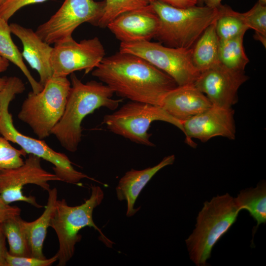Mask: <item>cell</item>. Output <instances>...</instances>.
Segmentation results:
<instances>
[{
  "mask_svg": "<svg viewBox=\"0 0 266 266\" xmlns=\"http://www.w3.org/2000/svg\"><path fill=\"white\" fill-rule=\"evenodd\" d=\"M258 1L262 5L266 6V0H258Z\"/></svg>",
  "mask_w": 266,
  "mask_h": 266,
  "instance_id": "obj_38",
  "label": "cell"
},
{
  "mask_svg": "<svg viewBox=\"0 0 266 266\" xmlns=\"http://www.w3.org/2000/svg\"><path fill=\"white\" fill-rule=\"evenodd\" d=\"M147 1L149 3L155 1H162L179 8H186L198 5L197 0H147Z\"/></svg>",
  "mask_w": 266,
  "mask_h": 266,
  "instance_id": "obj_32",
  "label": "cell"
},
{
  "mask_svg": "<svg viewBox=\"0 0 266 266\" xmlns=\"http://www.w3.org/2000/svg\"><path fill=\"white\" fill-rule=\"evenodd\" d=\"M150 4L160 20L154 38L163 44L174 48H191L220 15L218 7L205 5L179 8L159 1Z\"/></svg>",
  "mask_w": 266,
  "mask_h": 266,
  "instance_id": "obj_5",
  "label": "cell"
},
{
  "mask_svg": "<svg viewBox=\"0 0 266 266\" xmlns=\"http://www.w3.org/2000/svg\"><path fill=\"white\" fill-rule=\"evenodd\" d=\"M161 121L170 123L184 133L183 123L172 117L162 106L132 101L113 113L105 115L103 123L112 133L131 141L147 146H154L148 132L151 123Z\"/></svg>",
  "mask_w": 266,
  "mask_h": 266,
  "instance_id": "obj_8",
  "label": "cell"
},
{
  "mask_svg": "<svg viewBox=\"0 0 266 266\" xmlns=\"http://www.w3.org/2000/svg\"><path fill=\"white\" fill-rule=\"evenodd\" d=\"M22 221L20 215L14 216L2 222V227L8 243V253L15 256L30 257L29 247Z\"/></svg>",
  "mask_w": 266,
  "mask_h": 266,
  "instance_id": "obj_25",
  "label": "cell"
},
{
  "mask_svg": "<svg viewBox=\"0 0 266 266\" xmlns=\"http://www.w3.org/2000/svg\"><path fill=\"white\" fill-rule=\"evenodd\" d=\"M92 75L122 98L160 106L165 95L178 86L144 59L120 51L105 57Z\"/></svg>",
  "mask_w": 266,
  "mask_h": 266,
  "instance_id": "obj_1",
  "label": "cell"
},
{
  "mask_svg": "<svg viewBox=\"0 0 266 266\" xmlns=\"http://www.w3.org/2000/svg\"><path fill=\"white\" fill-rule=\"evenodd\" d=\"M6 239L2 224L0 223V266H5L6 264V256L8 252Z\"/></svg>",
  "mask_w": 266,
  "mask_h": 266,
  "instance_id": "obj_33",
  "label": "cell"
},
{
  "mask_svg": "<svg viewBox=\"0 0 266 266\" xmlns=\"http://www.w3.org/2000/svg\"><path fill=\"white\" fill-rule=\"evenodd\" d=\"M27 154L23 150L12 146L9 141L0 134V170L18 167L24 164L22 157Z\"/></svg>",
  "mask_w": 266,
  "mask_h": 266,
  "instance_id": "obj_27",
  "label": "cell"
},
{
  "mask_svg": "<svg viewBox=\"0 0 266 266\" xmlns=\"http://www.w3.org/2000/svg\"><path fill=\"white\" fill-rule=\"evenodd\" d=\"M6 0H0V7L4 3Z\"/></svg>",
  "mask_w": 266,
  "mask_h": 266,
  "instance_id": "obj_40",
  "label": "cell"
},
{
  "mask_svg": "<svg viewBox=\"0 0 266 266\" xmlns=\"http://www.w3.org/2000/svg\"><path fill=\"white\" fill-rule=\"evenodd\" d=\"M11 33L8 22L0 18V54L18 67L27 78L32 91L38 93L43 87L34 78L25 64L22 53L12 40Z\"/></svg>",
  "mask_w": 266,
  "mask_h": 266,
  "instance_id": "obj_22",
  "label": "cell"
},
{
  "mask_svg": "<svg viewBox=\"0 0 266 266\" xmlns=\"http://www.w3.org/2000/svg\"><path fill=\"white\" fill-rule=\"evenodd\" d=\"M222 0H203V3L209 7L217 8L221 4Z\"/></svg>",
  "mask_w": 266,
  "mask_h": 266,
  "instance_id": "obj_34",
  "label": "cell"
},
{
  "mask_svg": "<svg viewBox=\"0 0 266 266\" xmlns=\"http://www.w3.org/2000/svg\"><path fill=\"white\" fill-rule=\"evenodd\" d=\"M254 38L260 41L262 44L266 47V35H264L259 33H255L254 35Z\"/></svg>",
  "mask_w": 266,
  "mask_h": 266,
  "instance_id": "obj_36",
  "label": "cell"
},
{
  "mask_svg": "<svg viewBox=\"0 0 266 266\" xmlns=\"http://www.w3.org/2000/svg\"><path fill=\"white\" fill-rule=\"evenodd\" d=\"M241 210L229 193L204 202L195 228L185 240L190 260L197 266H206L212 250L236 222Z\"/></svg>",
  "mask_w": 266,
  "mask_h": 266,
  "instance_id": "obj_3",
  "label": "cell"
},
{
  "mask_svg": "<svg viewBox=\"0 0 266 266\" xmlns=\"http://www.w3.org/2000/svg\"><path fill=\"white\" fill-rule=\"evenodd\" d=\"M20 212L19 207L6 204L0 196V223L10 217L20 215Z\"/></svg>",
  "mask_w": 266,
  "mask_h": 266,
  "instance_id": "obj_31",
  "label": "cell"
},
{
  "mask_svg": "<svg viewBox=\"0 0 266 266\" xmlns=\"http://www.w3.org/2000/svg\"><path fill=\"white\" fill-rule=\"evenodd\" d=\"M71 86L66 76H53L39 92L33 91L21 105L18 118L27 124L38 139H43L61 119Z\"/></svg>",
  "mask_w": 266,
  "mask_h": 266,
  "instance_id": "obj_7",
  "label": "cell"
},
{
  "mask_svg": "<svg viewBox=\"0 0 266 266\" xmlns=\"http://www.w3.org/2000/svg\"><path fill=\"white\" fill-rule=\"evenodd\" d=\"M198 5H200V4H203V0H197Z\"/></svg>",
  "mask_w": 266,
  "mask_h": 266,
  "instance_id": "obj_39",
  "label": "cell"
},
{
  "mask_svg": "<svg viewBox=\"0 0 266 266\" xmlns=\"http://www.w3.org/2000/svg\"><path fill=\"white\" fill-rule=\"evenodd\" d=\"M185 142L196 148L192 138L205 142L216 136L235 138L234 110L212 105L201 113L183 122Z\"/></svg>",
  "mask_w": 266,
  "mask_h": 266,
  "instance_id": "obj_14",
  "label": "cell"
},
{
  "mask_svg": "<svg viewBox=\"0 0 266 266\" xmlns=\"http://www.w3.org/2000/svg\"><path fill=\"white\" fill-rule=\"evenodd\" d=\"M47 0H6L0 7V18L6 21L21 8L32 4L40 3Z\"/></svg>",
  "mask_w": 266,
  "mask_h": 266,
  "instance_id": "obj_30",
  "label": "cell"
},
{
  "mask_svg": "<svg viewBox=\"0 0 266 266\" xmlns=\"http://www.w3.org/2000/svg\"><path fill=\"white\" fill-rule=\"evenodd\" d=\"M103 12L96 26L106 27L107 25L120 15L139 8L149 4L147 0H104Z\"/></svg>",
  "mask_w": 266,
  "mask_h": 266,
  "instance_id": "obj_26",
  "label": "cell"
},
{
  "mask_svg": "<svg viewBox=\"0 0 266 266\" xmlns=\"http://www.w3.org/2000/svg\"><path fill=\"white\" fill-rule=\"evenodd\" d=\"M248 79L245 71L231 69L219 64L200 72L194 85L212 105L230 108L237 102L238 90Z\"/></svg>",
  "mask_w": 266,
  "mask_h": 266,
  "instance_id": "obj_13",
  "label": "cell"
},
{
  "mask_svg": "<svg viewBox=\"0 0 266 266\" xmlns=\"http://www.w3.org/2000/svg\"><path fill=\"white\" fill-rule=\"evenodd\" d=\"M70 83L64 113L51 134L66 150L75 152L81 141L83 119L101 107L116 109L122 99H113L114 92L102 82L91 80L84 83L74 72L70 74Z\"/></svg>",
  "mask_w": 266,
  "mask_h": 266,
  "instance_id": "obj_2",
  "label": "cell"
},
{
  "mask_svg": "<svg viewBox=\"0 0 266 266\" xmlns=\"http://www.w3.org/2000/svg\"><path fill=\"white\" fill-rule=\"evenodd\" d=\"M220 15L216 21V31L219 39H228L242 33L249 28L243 22L241 14L230 6L221 4L218 7Z\"/></svg>",
  "mask_w": 266,
  "mask_h": 266,
  "instance_id": "obj_24",
  "label": "cell"
},
{
  "mask_svg": "<svg viewBox=\"0 0 266 266\" xmlns=\"http://www.w3.org/2000/svg\"><path fill=\"white\" fill-rule=\"evenodd\" d=\"M103 198V190L94 185L91 186L90 198L79 205L71 206L66 200H58L50 227L55 231L59 241V248L56 253L58 266H66L73 257L75 245L82 238L79 232L86 227L98 231L101 239L111 247L113 242L105 236L93 219L94 209L101 203Z\"/></svg>",
  "mask_w": 266,
  "mask_h": 266,
  "instance_id": "obj_6",
  "label": "cell"
},
{
  "mask_svg": "<svg viewBox=\"0 0 266 266\" xmlns=\"http://www.w3.org/2000/svg\"><path fill=\"white\" fill-rule=\"evenodd\" d=\"M25 88L22 83L15 78H9L0 95V134L9 142L18 144L26 154H32L51 163L54 173L61 181L77 184L82 179H92L77 171L65 154L56 152L42 139L24 135L15 127L12 116L8 110L10 102Z\"/></svg>",
  "mask_w": 266,
  "mask_h": 266,
  "instance_id": "obj_4",
  "label": "cell"
},
{
  "mask_svg": "<svg viewBox=\"0 0 266 266\" xmlns=\"http://www.w3.org/2000/svg\"><path fill=\"white\" fill-rule=\"evenodd\" d=\"M216 21L204 30L192 47L193 62L200 72L220 64Z\"/></svg>",
  "mask_w": 266,
  "mask_h": 266,
  "instance_id": "obj_20",
  "label": "cell"
},
{
  "mask_svg": "<svg viewBox=\"0 0 266 266\" xmlns=\"http://www.w3.org/2000/svg\"><path fill=\"white\" fill-rule=\"evenodd\" d=\"M240 14L243 22L249 29L266 35V6L257 1L249 10Z\"/></svg>",
  "mask_w": 266,
  "mask_h": 266,
  "instance_id": "obj_28",
  "label": "cell"
},
{
  "mask_svg": "<svg viewBox=\"0 0 266 266\" xmlns=\"http://www.w3.org/2000/svg\"><path fill=\"white\" fill-rule=\"evenodd\" d=\"M159 24V18L149 3L120 15L106 27L121 42H132L150 41L155 37Z\"/></svg>",
  "mask_w": 266,
  "mask_h": 266,
  "instance_id": "obj_15",
  "label": "cell"
},
{
  "mask_svg": "<svg viewBox=\"0 0 266 266\" xmlns=\"http://www.w3.org/2000/svg\"><path fill=\"white\" fill-rule=\"evenodd\" d=\"M174 155L165 157L157 165L141 170L131 169L120 178L115 188L117 199L127 202L126 216L131 217L140 209L135 208V202L143 189L152 178L164 167L172 165Z\"/></svg>",
  "mask_w": 266,
  "mask_h": 266,
  "instance_id": "obj_18",
  "label": "cell"
},
{
  "mask_svg": "<svg viewBox=\"0 0 266 266\" xmlns=\"http://www.w3.org/2000/svg\"><path fill=\"white\" fill-rule=\"evenodd\" d=\"M48 192L47 203L41 215L32 222L23 219L22 221L30 255L39 259L46 258L42 250L43 243L58 200V191L56 188L50 189Z\"/></svg>",
  "mask_w": 266,
  "mask_h": 266,
  "instance_id": "obj_19",
  "label": "cell"
},
{
  "mask_svg": "<svg viewBox=\"0 0 266 266\" xmlns=\"http://www.w3.org/2000/svg\"><path fill=\"white\" fill-rule=\"evenodd\" d=\"M58 261L56 254L49 259H39L33 257L15 256L8 251L6 256L5 266H50Z\"/></svg>",
  "mask_w": 266,
  "mask_h": 266,
  "instance_id": "obj_29",
  "label": "cell"
},
{
  "mask_svg": "<svg viewBox=\"0 0 266 266\" xmlns=\"http://www.w3.org/2000/svg\"><path fill=\"white\" fill-rule=\"evenodd\" d=\"M9 65V61L0 54V74L6 71Z\"/></svg>",
  "mask_w": 266,
  "mask_h": 266,
  "instance_id": "obj_35",
  "label": "cell"
},
{
  "mask_svg": "<svg viewBox=\"0 0 266 266\" xmlns=\"http://www.w3.org/2000/svg\"><path fill=\"white\" fill-rule=\"evenodd\" d=\"M161 106L170 116L183 122L212 106L207 97L194 84L177 86L164 97Z\"/></svg>",
  "mask_w": 266,
  "mask_h": 266,
  "instance_id": "obj_16",
  "label": "cell"
},
{
  "mask_svg": "<svg viewBox=\"0 0 266 266\" xmlns=\"http://www.w3.org/2000/svg\"><path fill=\"white\" fill-rule=\"evenodd\" d=\"M9 27L11 33L22 43L23 58L32 68L37 71L39 75V82L43 87L53 75L50 64L53 47L43 41L31 29L17 23H11Z\"/></svg>",
  "mask_w": 266,
  "mask_h": 266,
  "instance_id": "obj_17",
  "label": "cell"
},
{
  "mask_svg": "<svg viewBox=\"0 0 266 266\" xmlns=\"http://www.w3.org/2000/svg\"><path fill=\"white\" fill-rule=\"evenodd\" d=\"M8 79V77H0V95L1 91L4 88Z\"/></svg>",
  "mask_w": 266,
  "mask_h": 266,
  "instance_id": "obj_37",
  "label": "cell"
},
{
  "mask_svg": "<svg viewBox=\"0 0 266 266\" xmlns=\"http://www.w3.org/2000/svg\"><path fill=\"white\" fill-rule=\"evenodd\" d=\"M104 6V0H65L56 12L37 27L35 33L50 45L61 42L72 37L74 31L84 23L96 26Z\"/></svg>",
  "mask_w": 266,
  "mask_h": 266,
  "instance_id": "obj_10",
  "label": "cell"
},
{
  "mask_svg": "<svg viewBox=\"0 0 266 266\" xmlns=\"http://www.w3.org/2000/svg\"><path fill=\"white\" fill-rule=\"evenodd\" d=\"M234 200L241 211H248L257 222V225L253 230L254 236L260 225L266 223V181L260 182L254 188L241 190Z\"/></svg>",
  "mask_w": 266,
  "mask_h": 266,
  "instance_id": "obj_21",
  "label": "cell"
},
{
  "mask_svg": "<svg viewBox=\"0 0 266 266\" xmlns=\"http://www.w3.org/2000/svg\"><path fill=\"white\" fill-rule=\"evenodd\" d=\"M41 159L29 154L24 164L17 167L0 170V196L6 204L15 201H24L40 208L43 206L38 204L34 197L26 196L22 190L25 185L34 184L48 192L50 190L49 182L61 181L55 173L43 169Z\"/></svg>",
  "mask_w": 266,
  "mask_h": 266,
  "instance_id": "obj_11",
  "label": "cell"
},
{
  "mask_svg": "<svg viewBox=\"0 0 266 266\" xmlns=\"http://www.w3.org/2000/svg\"><path fill=\"white\" fill-rule=\"evenodd\" d=\"M119 51L138 56L171 77L178 86L194 84L200 74L191 48H174L160 42H121Z\"/></svg>",
  "mask_w": 266,
  "mask_h": 266,
  "instance_id": "obj_9",
  "label": "cell"
},
{
  "mask_svg": "<svg viewBox=\"0 0 266 266\" xmlns=\"http://www.w3.org/2000/svg\"><path fill=\"white\" fill-rule=\"evenodd\" d=\"M245 33L228 39H219V59L220 64L231 69L245 71L249 62L243 47Z\"/></svg>",
  "mask_w": 266,
  "mask_h": 266,
  "instance_id": "obj_23",
  "label": "cell"
},
{
  "mask_svg": "<svg viewBox=\"0 0 266 266\" xmlns=\"http://www.w3.org/2000/svg\"><path fill=\"white\" fill-rule=\"evenodd\" d=\"M104 47L98 37L77 42L73 37L54 44L50 57L53 75L67 76L78 70L92 71L105 57Z\"/></svg>",
  "mask_w": 266,
  "mask_h": 266,
  "instance_id": "obj_12",
  "label": "cell"
}]
</instances>
